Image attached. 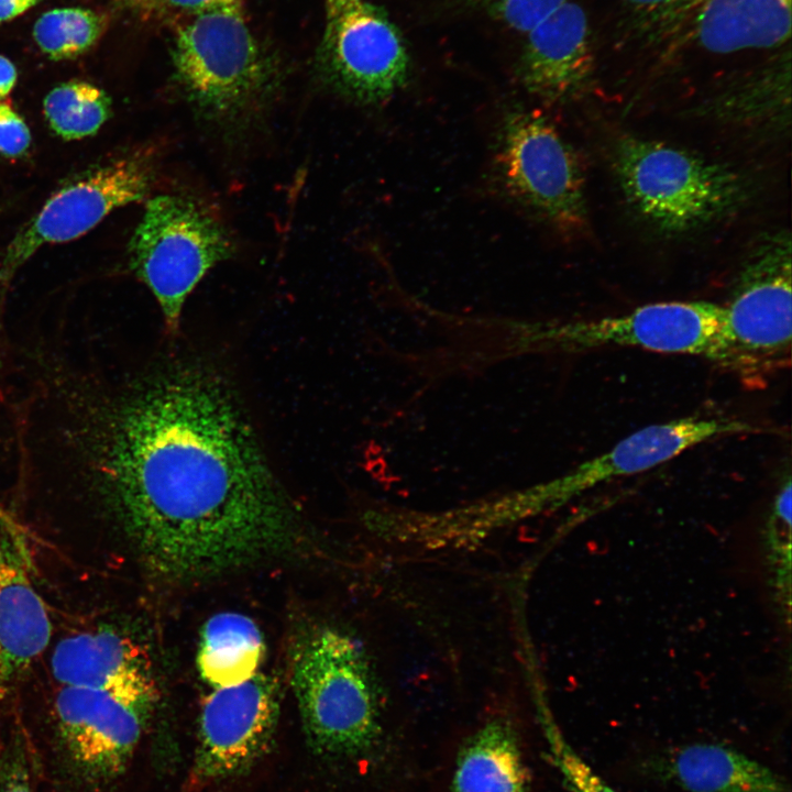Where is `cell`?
<instances>
[{
    "label": "cell",
    "instance_id": "obj_1",
    "mask_svg": "<svg viewBox=\"0 0 792 792\" xmlns=\"http://www.w3.org/2000/svg\"><path fill=\"white\" fill-rule=\"evenodd\" d=\"M16 476L117 526L161 575L212 576L279 549L292 509L229 392L194 370L116 376L92 341L34 365Z\"/></svg>",
    "mask_w": 792,
    "mask_h": 792
},
{
    "label": "cell",
    "instance_id": "obj_2",
    "mask_svg": "<svg viewBox=\"0 0 792 792\" xmlns=\"http://www.w3.org/2000/svg\"><path fill=\"white\" fill-rule=\"evenodd\" d=\"M292 685L314 754L353 757L378 739L376 680L365 651L349 634L322 628L310 635L294 656Z\"/></svg>",
    "mask_w": 792,
    "mask_h": 792
},
{
    "label": "cell",
    "instance_id": "obj_3",
    "mask_svg": "<svg viewBox=\"0 0 792 792\" xmlns=\"http://www.w3.org/2000/svg\"><path fill=\"white\" fill-rule=\"evenodd\" d=\"M613 158L629 205L668 234L704 228L737 209L747 195L733 168L664 143L623 136Z\"/></svg>",
    "mask_w": 792,
    "mask_h": 792
},
{
    "label": "cell",
    "instance_id": "obj_4",
    "mask_svg": "<svg viewBox=\"0 0 792 792\" xmlns=\"http://www.w3.org/2000/svg\"><path fill=\"white\" fill-rule=\"evenodd\" d=\"M176 78L202 119L230 127L257 116L274 91V70L242 13L196 15L172 52Z\"/></svg>",
    "mask_w": 792,
    "mask_h": 792
},
{
    "label": "cell",
    "instance_id": "obj_5",
    "mask_svg": "<svg viewBox=\"0 0 792 792\" xmlns=\"http://www.w3.org/2000/svg\"><path fill=\"white\" fill-rule=\"evenodd\" d=\"M155 683L117 689L57 686L52 719L62 773L79 792H101L129 767L151 718Z\"/></svg>",
    "mask_w": 792,
    "mask_h": 792
},
{
    "label": "cell",
    "instance_id": "obj_6",
    "mask_svg": "<svg viewBox=\"0 0 792 792\" xmlns=\"http://www.w3.org/2000/svg\"><path fill=\"white\" fill-rule=\"evenodd\" d=\"M494 172L506 197L552 228L572 233L587 222L580 158L536 110L512 107L502 116Z\"/></svg>",
    "mask_w": 792,
    "mask_h": 792
},
{
    "label": "cell",
    "instance_id": "obj_7",
    "mask_svg": "<svg viewBox=\"0 0 792 792\" xmlns=\"http://www.w3.org/2000/svg\"><path fill=\"white\" fill-rule=\"evenodd\" d=\"M232 252L231 239L213 213L178 195L147 201L129 245L131 267L154 295L170 332L188 295Z\"/></svg>",
    "mask_w": 792,
    "mask_h": 792
},
{
    "label": "cell",
    "instance_id": "obj_8",
    "mask_svg": "<svg viewBox=\"0 0 792 792\" xmlns=\"http://www.w3.org/2000/svg\"><path fill=\"white\" fill-rule=\"evenodd\" d=\"M539 340L572 352L637 348L694 355L734 372L724 306L704 300L653 302L622 315L553 323Z\"/></svg>",
    "mask_w": 792,
    "mask_h": 792
},
{
    "label": "cell",
    "instance_id": "obj_9",
    "mask_svg": "<svg viewBox=\"0 0 792 792\" xmlns=\"http://www.w3.org/2000/svg\"><path fill=\"white\" fill-rule=\"evenodd\" d=\"M791 240L763 238L743 266L724 306L734 373L756 381L791 364Z\"/></svg>",
    "mask_w": 792,
    "mask_h": 792
},
{
    "label": "cell",
    "instance_id": "obj_10",
    "mask_svg": "<svg viewBox=\"0 0 792 792\" xmlns=\"http://www.w3.org/2000/svg\"><path fill=\"white\" fill-rule=\"evenodd\" d=\"M326 82L363 106L387 102L409 77V56L387 15L369 0H326L319 54Z\"/></svg>",
    "mask_w": 792,
    "mask_h": 792
},
{
    "label": "cell",
    "instance_id": "obj_11",
    "mask_svg": "<svg viewBox=\"0 0 792 792\" xmlns=\"http://www.w3.org/2000/svg\"><path fill=\"white\" fill-rule=\"evenodd\" d=\"M34 571L26 528L0 499V717L51 645L53 624Z\"/></svg>",
    "mask_w": 792,
    "mask_h": 792
},
{
    "label": "cell",
    "instance_id": "obj_12",
    "mask_svg": "<svg viewBox=\"0 0 792 792\" xmlns=\"http://www.w3.org/2000/svg\"><path fill=\"white\" fill-rule=\"evenodd\" d=\"M279 715L273 679L217 688L204 702L189 785L205 787L253 768L271 749Z\"/></svg>",
    "mask_w": 792,
    "mask_h": 792
},
{
    "label": "cell",
    "instance_id": "obj_13",
    "mask_svg": "<svg viewBox=\"0 0 792 792\" xmlns=\"http://www.w3.org/2000/svg\"><path fill=\"white\" fill-rule=\"evenodd\" d=\"M152 166L130 156L101 166L56 191L10 242L0 266V285L8 286L18 268L44 244L74 240L110 211L147 194Z\"/></svg>",
    "mask_w": 792,
    "mask_h": 792
},
{
    "label": "cell",
    "instance_id": "obj_14",
    "mask_svg": "<svg viewBox=\"0 0 792 792\" xmlns=\"http://www.w3.org/2000/svg\"><path fill=\"white\" fill-rule=\"evenodd\" d=\"M526 34L519 74L529 94L558 103L580 97L590 87L594 55L581 6L566 1Z\"/></svg>",
    "mask_w": 792,
    "mask_h": 792
},
{
    "label": "cell",
    "instance_id": "obj_15",
    "mask_svg": "<svg viewBox=\"0 0 792 792\" xmlns=\"http://www.w3.org/2000/svg\"><path fill=\"white\" fill-rule=\"evenodd\" d=\"M50 669L57 686L117 689L154 682L150 661L140 645L107 625L59 639L53 648Z\"/></svg>",
    "mask_w": 792,
    "mask_h": 792
},
{
    "label": "cell",
    "instance_id": "obj_16",
    "mask_svg": "<svg viewBox=\"0 0 792 792\" xmlns=\"http://www.w3.org/2000/svg\"><path fill=\"white\" fill-rule=\"evenodd\" d=\"M679 30L716 54L778 47L791 34V0H701Z\"/></svg>",
    "mask_w": 792,
    "mask_h": 792
},
{
    "label": "cell",
    "instance_id": "obj_17",
    "mask_svg": "<svg viewBox=\"0 0 792 792\" xmlns=\"http://www.w3.org/2000/svg\"><path fill=\"white\" fill-rule=\"evenodd\" d=\"M656 773L686 792H791L768 766L719 744L674 748L653 765Z\"/></svg>",
    "mask_w": 792,
    "mask_h": 792
},
{
    "label": "cell",
    "instance_id": "obj_18",
    "mask_svg": "<svg viewBox=\"0 0 792 792\" xmlns=\"http://www.w3.org/2000/svg\"><path fill=\"white\" fill-rule=\"evenodd\" d=\"M452 788L454 792H529V770L509 722L492 719L464 743Z\"/></svg>",
    "mask_w": 792,
    "mask_h": 792
},
{
    "label": "cell",
    "instance_id": "obj_19",
    "mask_svg": "<svg viewBox=\"0 0 792 792\" xmlns=\"http://www.w3.org/2000/svg\"><path fill=\"white\" fill-rule=\"evenodd\" d=\"M265 653L263 635L250 617L223 612L204 625L197 654L200 676L213 689L253 678Z\"/></svg>",
    "mask_w": 792,
    "mask_h": 792
},
{
    "label": "cell",
    "instance_id": "obj_20",
    "mask_svg": "<svg viewBox=\"0 0 792 792\" xmlns=\"http://www.w3.org/2000/svg\"><path fill=\"white\" fill-rule=\"evenodd\" d=\"M790 62L774 61L746 80H740L714 99L708 106L715 114L730 119H765L767 114H782L784 100L790 101Z\"/></svg>",
    "mask_w": 792,
    "mask_h": 792
},
{
    "label": "cell",
    "instance_id": "obj_21",
    "mask_svg": "<svg viewBox=\"0 0 792 792\" xmlns=\"http://www.w3.org/2000/svg\"><path fill=\"white\" fill-rule=\"evenodd\" d=\"M51 128L65 140L95 134L111 113L109 97L85 81H68L52 89L44 99Z\"/></svg>",
    "mask_w": 792,
    "mask_h": 792
},
{
    "label": "cell",
    "instance_id": "obj_22",
    "mask_svg": "<svg viewBox=\"0 0 792 792\" xmlns=\"http://www.w3.org/2000/svg\"><path fill=\"white\" fill-rule=\"evenodd\" d=\"M108 25L109 18L105 13L84 8H57L37 19L33 37L50 58L69 59L95 46Z\"/></svg>",
    "mask_w": 792,
    "mask_h": 792
},
{
    "label": "cell",
    "instance_id": "obj_23",
    "mask_svg": "<svg viewBox=\"0 0 792 792\" xmlns=\"http://www.w3.org/2000/svg\"><path fill=\"white\" fill-rule=\"evenodd\" d=\"M546 757L569 792H617L570 745L557 726L543 719Z\"/></svg>",
    "mask_w": 792,
    "mask_h": 792
},
{
    "label": "cell",
    "instance_id": "obj_24",
    "mask_svg": "<svg viewBox=\"0 0 792 792\" xmlns=\"http://www.w3.org/2000/svg\"><path fill=\"white\" fill-rule=\"evenodd\" d=\"M509 29L527 33L569 0H474Z\"/></svg>",
    "mask_w": 792,
    "mask_h": 792
},
{
    "label": "cell",
    "instance_id": "obj_25",
    "mask_svg": "<svg viewBox=\"0 0 792 792\" xmlns=\"http://www.w3.org/2000/svg\"><path fill=\"white\" fill-rule=\"evenodd\" d=\"M0 792H36L28 741L19 727L0 747Z\"/></svg>",
    "mask_w": 792,
    "mask_h": 792
},
{
    "label": "cell",
    "instance_id": "obj_26",
    "mask_svg": "<svg viewBox=\"0 0 792 792\" xmlns=\"http://www.w3.org/2000/svg\"><path fill=\"white\" fill-rule=\"evenodd\" d=\"M645 26L676 31L701 0H622Z\"/></svg>",
    "mask_w": 792,
    "mask_h": 792
},
{
    "label": "cell",
    "instance_id": "obj_27",
    "mask_svg": "<svg viewBox=\"0 0 792 792\" xmlns=\"http://www.w3.org/2000/svg\"><path fill=\"white\" fill-rule=\"evenodd\" d=\"M31 143V134L23 119L9 101L0 100V154L7 157L23 155Z\"/></svg>",
    "mask_w": 792,
    "mask_h": 792
},
{
    "label": "cell",
    "instance_id": "obj_28",
    "mask_svg": "<svg viewBox=\"0 0 792 792\" xmlns=\"http://www.w3.org/2000/svg\"><path fill=\"white\" fill-rule=\"evenodd\" d=\"M165 7L180 9L200 15L212 12L242 13L243 0H158Z\"/></svg>",
    "mask_w": 792,
    "mask_h": 792
},
{
    "label": "cell",
    "instance_id": "obj_29",
    "mask_svg": "<svg viewBox=\"0 0 792 792\" xmlns=\"http://www.w3.org/2000/svg\"><path fill=\"white\" fill-rule=\"evenodd\" d=\"M791 479L788 475L776 496L773 508L774 517L788 527L791 526Z\"/></svg>",
    "mask_w": 792,
    "mask_h": 792
},
{
    "label": "cell",
    "instance_id": "obj_30",
    "mask_svg": "<svg viewBox=\"0 0 792 792\" xmlns=\"http://www.w3.org/2000/svg\"><path fill=\"white\" fill-rule=\"evenodd\" d=\"M40 0H0V23L10 21L38 3Z\"/></svg>",
    "mask_w": 792,
    "mask_h": 792
},
{
    "label": "cell",
    "instance_id": "obj_31",
    "mask_svg": "<svg viewBox=\"0 0 792 792\" xmlns=\"http://www.w3.org/2000/svg\"><path fill=\"white\" fill-rule=\"evenodd\" d=\"M16 81V69L12 62L0 55V99L8 96Z\"/></svg>",
    "mask_w": 792,
    "mask_h": 792
},
{
    "label": "cell",
    "instance_id": "obj_32",
    "mask_svg": "<svg viewBox=\"0 0 792 792\" xmlns=\"http://www.w3.org/2000/svg\"><path fill=\"white\" fill-rule=\"evenodd\" d=\"M125 9H130L131 11L142 14V15H152L158 11H161V6L158 0H114Z\"/></svg>",
    "mask_w": 792,
    "mask_h": 792
}]
</instances>
